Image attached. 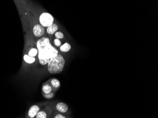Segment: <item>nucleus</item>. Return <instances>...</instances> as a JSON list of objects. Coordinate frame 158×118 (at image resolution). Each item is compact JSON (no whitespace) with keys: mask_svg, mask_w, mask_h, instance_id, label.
<instances>
[{"mask_svg":"<svg viewBox=\"0 0 158 118\" xmlns=\"http://www.w3.org/2000/svg\"><path fill=\"white\" fill-rule=\"evenodd\" d=\"M54 35H55L56 39H58L60 40L64 39V33L62 31H58L55 33Z\"/></svg>","mask_w":158,"mask_h":118,"instance_id":"2eb2a0df","label":"nucleus"},{"mask_svg":"<svg viewBox=\"0 0 158 118\" xmlns=\"http://www.w3.org/2000/svg\"><path fill=\"white\" fill-rule=\"evenodd\" d=\"M53 109L50 106H47L44 109L40 110L35 118H50L53 114Z\"/></svg>","mask_w":158,"mask_h":118,"instance_id":"20e7f679","label":"nucleus"},{"mask_svg":"<svg viewBox=\"0 0 158 118\" xmlns=\"http://www.w3.org/2000/svg\"><path fill=\"white\" fill-rule=\"evenodd\" d=\"M56 112H59L63 114H65L69 111V107L66 103L64 102H59L55 105Z\"/></svg>","mask_w":158,"mask_h":118,"instance_id":"423d86ee","label":"nucleus"},{"mask_svg":"<svg viewBox=\"0 0 158 118\" xmlns=\"http://www.w3.org/2000/svg\"><path fill=\"white\" fill-rule=\"evenodd\" d=\"M53 117L52 118H69L64 114H62V113H59V112H55L54 114H52Z\"/></svg>","mask_w":158,"mask_h":118,"instance_id":"4468645a","label":"nucleus"},{"mask_svg":"<svg viewBox=\"0 0 158 118\" xmlns=\"http://www.w3.org/2000/svg\"><path fill=\"white\" fill-rule=\"evenodd\" d=\"M32 32L35 37L40 38L44 37L45 35V28L40 24L35 25L32 28Z\"/></svg>","mask_w":158,"mask_h":118,"instance_id":"39448f33","label":"nucleus"},{"mask_svg":"<svg viewBox=\"0 0 158 118\" xmlns=\"http://www.w3.org/2000/svg\"></svg>","mask_w":158,"mask_h":118,"instance_id":"a211bd4d","label":"nucleus"},{"mask_svg":"<svg viewBox=\"0 0 158 118\" xmlns=\"http://www.w3.org/2000/svg\"><path fill=\"white\" fill-rule=\"evenodd\" d=\"M48 70L52 74H56L62 72L65 64V59L60 54L49 61L48 63Z\"/></svg>","mask_w":158,"mask_h":118,"instance_id":"f03ea898","label":"nucleus"},{"mask_svg":"<svg viewBox=\"0 0 158 118\" xmlns=\"http://www.w3.org/2000/svg\"><path fill=\"white\" fill-rule=\"evenodd\" d=\"M40 110V106L38 105H33L31 106L26 114V118H35Z\"/></svg>","mask_w":158,"mask_h":118,"instance_id":"0eeeda50","label":"nucleus"},{"mask_svg":"<svg viewBox=\"0 0 158 118\" xmlns=\"http://www.w3.org/2000/svg\"><path fill=\"white\" fill-rule=\"evenodd\" d=\"M48 83L51 86L54 92H56L59 90L61 87V83L58 79L56 78H51L48 80Z\"/></svg>","mask_w":158,"mask_h":118,"instance_id":"6e6552de","label":"nucleus"},{"mask_svg":"<svg viewBox=\"0 0 158 118\" xmlns=\"http://www.w3.org/2000/svg\"><path fill=\"white\" fill-rule=\"evenodd\" d=\"M38 54V51L37 47H31L28 49L27 52V55L31 57H35Z\"/></svg>","mask_w":158,"mask_h":118,"instance_id":"9b49d317","label":"nucleus"},{"mask_svg":"<svg viewBox=\"0 0 158 118\" xmlns=\"http://www.w3.org/2000/svg\"><path fill=\"white\" fill-rule=\"evenodd\" d=\"M54 45L56 46V47H60L62 46V42L61 40L58 39H55L54 40Z\"/></svg>","mask_w":158,"mask_h":118,"instance_id":"f3484780","label":"nucleus"},{"mask_svg":"<svg viewBox=\"0 0 158 118\" xmlns=\"http://www.w3.org/2000/svg\"><path fill=\"white\" fill-rule=\"evenodd\" d=\"M58 25L56 23H54L50 26L47 27L46 29V32L48 35H52L55 34V33L57 31H58Z\"/></svg>","mask_w":158,"mask_h":118,"instance_id":"9d476101","label":"nucleus"},{"mask_svg":"<svg viewBox=\"0 0 158 118\" xmlns=\"http://www.w3.org/2000/svg\"><path fill=\"white\" fill-rule=\"evenodd\" d=\"M71 45L68 43H65L60 47V50L63 53H67L71 50Z\"/></svg>","mask_w":158,"mask_h":118,"instance_id":"f8f14e48","label":"nucleus"},{"mask_svg":"<svg viewBox=\"0 0 158 118\" xmlns=\"http://www.w3.org/2000/svg\"><path fill=\"white\" fill-rule=\"evenodd\" d=\"M41 91L42 94H48L51 92H54L52 87L48 83V81L43 83L41 87Z\"/></svg>","mask_w":158,"mask_h":118,"instance_id":"1a4fd4ad","label":"nucleus"},{"mask_svg":"<svg viewBox=\"0 0 158 118\" xmlns=\"http://www.w3.org/2000/svg\"><path fill=\"white\" fill-rule=\"evenodd\" d=\"M55 92H52L48 94H42L43 96L47 99H51L55 96Z\"/></svg>","mask_w":158,"mask_h":118,"instance_id":"dca6fc26","label":"nucleus"},{"mask_svg":"<svg viewBox=\"0 0 158 118\" xmlns=\"http://www.w3.org/2000/svg\"><path fill=\"white\" fill-rule=\"evenodd\" d=\"M23 60L26 63L28 64H32L35 62V57H31L26 54H24L23 55Z\"/></svg>","mask_w":158,"mask_h":118,"instance_id":"ddd939ff","label":"nucleus"},{"mask_svg":"<svg viewBox=\"0 0 158 118\" xmlns=\"http://www.w3.org/2000/svg\"><path fill=\"white\" fill-rule=\"evenodd\" d=\"M39 20L40 24L44 28H47L54 23L55 18L50 13L44 12L40 15Z\"/></svg>","mask_w":158,"mask_h":118,"instance_id":"7ed1b4c3","label":"nucleus"},{"mask_svg":"<svg viewBox=\"0 0 158 118\" xmlns=\"http://www.w3.org/2000/svg\"><path fill=\"white\" fill-rule=\"evenodd\" d=\"M36 47L38 51L39 63L42 65H46L51 59L59 54L58 50L52 46L50 39L46 36L37 40Z\"/></svg>","mask_w":158,"mask_h":118,"instance_id":"f257e3e1","label":"nucleus"}]
</instances>
